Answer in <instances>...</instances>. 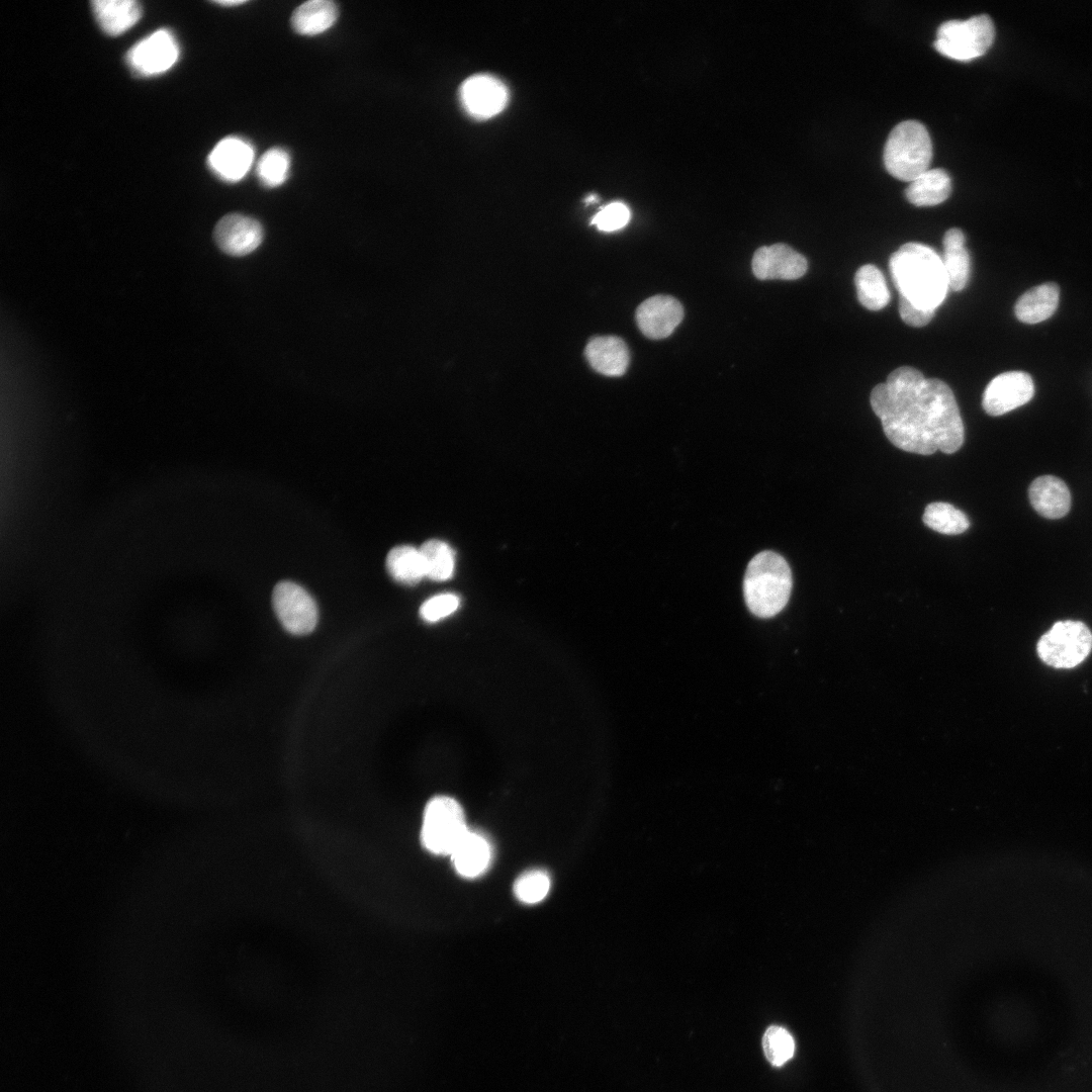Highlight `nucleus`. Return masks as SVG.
Returning a JSON list of instances; mask_svg holds the SVG:
<instances>
[{"label": "nucleus", "mask_w": 1092, "mask_h": 1092, "mask_svg": "<svg viewBox=\"0 0 1092 1092\" xmlns=\"http://www.w3.org/2000/svg\"><path fill=\"white\" fill-rule=\"evenodd\" d=\"M887 439L898 449L920 455L951 454L965 440V428L950 387L903 366L875 386L870 397Z\"/></svg>", "instance_id": "obj_1"}, {"label": "nucleus", "mask_w": 1092, "mask_h": 1092, "mask_svg": "<svg viewBox=\"0 0 1092 1092\" xmlns=\"http://www.w3.org/2000/svg\"><path fill=\"white\" fill-rule=\"evenodd\" d=\"M900 299L917 308L935 311L944 300L948 281L941 257L930 247L907 243L889 261Z\"/></svg>", "instance_id": "obj_2"}, {"label": "nucleus", "mask_w": 1092, "mask_h": 1092, "mask_svg": "<svg viewBox=\"0 0 1092 1092\" xmlns=\"http://www.w3.org/2000/svg\"><path fill=\"white\" fill-rule=\"evenodd\" d=\"M792 586L791 568L780 554L762 551L749 561L743 594L753 615L770 618L779 614L790 599Z\"/></svg>", "instance_id": "obj_3"}, {"label": "nucleus", "mask_w": 1092, "mask_h": 1092, "mask_svg": "<svg viewBox=\"0 0 1092 1092\" xmlns=\"http://www.w3.org/2000/svg\"><path fill=\"white\" fill-rule=\"evenodd\" d=\"M932 143L926 127L917 120L898 123L884 148V164L896 179L911 182L929 169Z\"/></svg>", "instance_id": "obj_4"}, {"label": "nucleus", "mask_w": 1092, "mask_h": 1092, "mask_svg": "<svg viewBox=\"0 0 1092 1092\" xmlns=\"http://www.w3.org/2000/svg\"><path fill=\"white\" fill-rule=\"evenodd\" d=\"M461 805L451 797L437 796L425 807L421 841L435 854H451L468 831Z\"/></svg>", "instance_id": "obj_5"}, {"label": "nucleus", "mask_w": 1092, "mask_h": 1092, "mask_svg": "<svg viewBox=\"0 0 1092 1092\" xmlns=\"http://www.w3.org/2000/svg\"><path fill=\"white\" fill-rule=\"evenodd\" d=\"M995 28L988 15L940 24L934 40L935 50L952 60L971 61L983 56L993 43Z\"/></svg>", "instance_id": "obj_6"}, {"label": "nucleus", "mask_w": 1092, "mask_h": 1092, "mask_svg": "<svg viewBox=\"0 0 1092 1092\" xmlns=\"http://www.w3.org/2000/svg\"><path fill=\"white\" fill-rule=\"evenodd\" d=\"M1091 650L1092 632L1085 623L1073 620L1056 622L1036 644L1038 657L1055 668L1076 667Z\"/></svg>", "instance_id": "obj_7"}, {"label": "nucleus", "mask_w": 1092, "mask_h": 1092, "mask_svg": "<svg viewBox=\"0 0 1092 1092\" xmlns=\"http://www.w3.org/2000/svg\"><path fill=\"white\" fill-rule=\"evenodd\" d=\"M179 44L171 30L160 28L133 44L125 55L132 73L149 77L167 72L179 58Z\"/></svg>", "instance_id": "obj_8"}, {"label": "nucleus", "mask_w": 1092, "mask_h": 1092, "mask_svg": "<svg viewBox=\"0 0 1092 1092\" xmlns=\"http://www.w3.org/2000/svg\"><path fill=\"white\" fill-rule=\"evenodd\" d=\"M272 604L282 626L291 634L310 633L317 623V608L311 596L292 581H280L274 587Z\"/></svg>", "instance_id": "obj_9"}, {"label": "nucleus", "mask_w": 1092, "mask_h": 1092, "mask_svg": "<svg viewBox=\"0 0 1092 1092\" xmlns=\"http://www.w3.org/2000/svg\"><path fill=\"white\" fill-rule=\"evenodd\" d=\"M217 248L231 257H244L255 252L264 240L260 221L242 213L223 215L213 229Z\"/></svg>", "instance_id": "obj_10"}, {"label": "nucleus", "mask_w": 1092, "mask_h": 1092, "mask_svg": "<svg viewBox=\"0 0 1092 1092\" xmlns=\"http://www.w3.org/2000/svg\"><path fill=\"white\" fill-rule=\"evenodd\" d=\"M460 100L465 111L474 118L486 119L499 113L509 101L506 85L489 74H475L460 87Z\"/></svg>", "instance_id": "obj_11"}, {"label": "nucleus", "mask_w": 1092, "mask_h": 1092, "mask_svg": "<svg viewBox=\"0 0 1092 1092\" xmlns=\"http://www.w3.org/2000/svg\"><path fill=\"white\" fill-rule=\"evenodd\" d=\"M1034 385L1031 377L1022 371L999 374L986 386L982 406L990 416L1009 413L1031 399Z\"/></svg>", "instance_id": "obj_12"}, {"label": "nucleus", "mask_w": 1092, "mask_h": 1092, "mask_svg": "<svg viewBox=\"0 0 1092 1092\" xmlns=\"http://www.w3.org/2000/svg\"><path fill=\"white\" fill-rule=\"evenodd\" d=\"M752 271L760 280H795L808 268L806 258L785 244H775L757 249L752 258Z\"/></svg>", "instance_id": "obj_13"}, {"label": "nucleus", "mask_w": 1092, "mask_h": 1092, "mask_svg": "<svg viewBox=\"0 0 1092 1092\" xmlns=\"http://www.w3.org/2000/svg\"><path fill=\"white\" fill-rule=\"evenodd\" d=\"M684 317L680 302L669 295H655L644 300L636 310V322L644 336L659 340L668 337Z\"/></svg>", "instance_id": "obj_14"}, {"label": "nucleus", "mask_w": 1092, "mask_h": 1092, "mask_svg": "<svg viewBox=\"0 0 1092 1092\" xmlns=\"http://www.w3.org/2000/svg\"><path fill=\"white\" fill-rule=\"evenodd\" d=\"M255 152L250 143L238 138L220 140L207 157V165L219 179L234 183L243 179L250 170Z\"/></svg>", "instance_id": "obj_15"}, {"label": "nucleus", "mask_w": 1092, "mask_h": 1092, "mask_svg": "<svg viewBox=\"0 0 1092 1092\" xmlns=\"http://www.w3.org/2000/svg\"><path fill=\"white\" fill-rule=\"evenodd\" d=\"M1028 497L1034 511L1046 519H1060L1071 509L1068 485L1054 475H1042L1029 485Z\"/></svg>", "instance_id": "obj_16"}, {"label": "nucleus", "mask_w": 1092, "mask_h": 1092, "mask_svg": "<svg viewBox=\"0 0 1092 1092\" xmlns=\"http://www.w3.org/2000/svg\"><path fill=\"white\" fill-rule=\"evenodd\" d=\"M450 855L456 872L464 878L473 879L489 868L492 847L485 835L469 829Z\"/></svg>", "instance_id": "obj_17"}, {"label": "nucleus", "mask_w": 1092, "mask_h": 1092, "mask_svg": "<svg viewBox=\"0 0 1092 1092\" xmlns=\"http://www.w3.org/2000/svg\"><path fill=\"white\" fill-rule=\"evenodd\" d=\"M590 366L607 376L623 375L630 362V352L626 343L616 336L593 338L584 350Z\"/></svg>", "instance_id": "obj_18"}, {"label": "nucleus", "mask_w": 1092, "mask_h": 1092, "mask_svg": "<svg viewBox=\"0 0 1092 1092\" xmlns=\"http://www.w3.org/2000/svg\"><path fill=\"white\" fill-rule=\"evenodd\" d=\"M90 4L99 27L110 36L125 32L142 16L141 4L134 0H94Z\"/></svg>", "instance_id": "obj_19"}, {"label": "nucleus", "mask_w": 1092, "mask_h": 1092, "mask_svg": "<svg viewBox=\"0 0 1092 1092\" xmlns=\"http://www.w3.org/2000/svg\"><path fill=\"white\" fill-rule=\"evenodd\" d=\"M965 243V234L958 228L949 229L943 236L941 260L948 287L953 291L963 290L970 278L971 260Z\"/></svg>", "instance_id": "obj_20"}, {"label": "nucleus", "mask_w": 1092, "mask_h": 1092, "mask_svg": "<svg viewBox=\"0 0 1092 1092\" xmlns=\"http://www.w3.org/2000/svg\"><path fill=\"white\" fill-rule=\"evenodd\" d=\"M951 192V181L946 171L928 169L905 190L908 201L916 206H934L946 200Z\"/></svg>", "instance_id": "obj_21"}, {"label": "nucleus", "mask_w": 1092, "mask_h": 1092, "mask_svg": "<svg viewBox=\"0 0 1092 1092\" xmlns=\"http://www.w3.org/2000/svg\"><path fill=\"white\" fill-rule=\"evenodd\" d=\"M1059 303V287L1044 283L1022 294L1015 304L1016 317L1025 324H1037L1054 314Z\"/></svg>", "instance_id": "obj_22"}, {"label": "nucleus", "mask_w": 1092, "mask_h": 1092, "mask_svg": "<svg viewBox=\"0 0 1092 1092\" xmlns=\"http://www.w3.org/2000/svg\"><path fill=\"white\" fill-rule=\"evenodd\" d=\"M337 5L328 0H311L299 5L291 15V26L302 35H315L328 30L338 18Z\"/></svg>", "instance_id": "obj_23"}, {"label": "nucleus", "mask_w": 1092, "mask_h": 1092, "mask_svg": "<svg viewBox=\"0 0 1092 1092\" xmlns=\"http://www.w3.org/2000/svg\"><path fill=\"white\" fill-rule=\"evenodd\" d=\"M854 284L860 304L870 310H880L890 301V292L881 270L872 264L861 266L855 273Z\"/></svg>", "instance_id": "obj_24"}, {"label": "nucleus", "mask_w": 1092, "mask_h": 1092, "mask_svg": "<svg viewBox=\"0 0 1092 1092\" xmlns=\"http://www.w3.org/2000/svg\"><path fill=\"white\" fill-rule=\"evenodd\" d=\"M386 568L395 580L405 584H415L426 576L420 549L410 545L392 548L386 557Z\"/></svg>", "instance_id": "obj_25"}, {"label": "nucleus", "mask_w": 1092, "mask_h": 1092, "mask_svg": "<svg viewBox=\"0 0 1092 1092\" xmlns=\"http://www.w3.org/2000/svg\"><path fill=\"white\" fill-rule=\"evenodd\" d=\"M922 521L931 530L945 535L962 534L970 527V521L965 513L943 502L927 505Z\"/></svg>", "instance_id": "obj_26"}, {"label": "nucleus", "mask_w": 1092, "mask_h": 1092, "mask_svg": "<svg viewBox=\"0 0 1092 1092\" xmlns=\"http://www.w3.org/2000/svg\"><path fill=\"white\" fill-rule=\"evenodd\" d=\"M425 575L432 580L449 579L454 571L455 558L452 548L440 540H429L420 548Z\"/></svg>", "instance_id": "obj_27"}, {"label": "nucleus", "mask_w": 1092, "mask_h": 1092, "mask_svg": "<svg viewBox=\"0 0 1092 1092\" xmlns=\"http://www.w3.org/2000/svg\"><path fill=\"white\" fill-rule=\"evenodd\" d=\"M290 168V157L281 148L265 152L257 165V176L266 187H278L285 182Z\"/></svg>", "instance_id": "obj_28"}, {"label": "nucleus", "mask_w": 1092, "mask_h": 1092, "mask_svg": "<svg viewBox=\"0 0 1092 1092\" xmlns=\"http://www.w3.org/2000/svg\"><path fill=\"white\" fill-rule=\"evenodd\" d=\"M551 880L543 870H531L522 874L514 884L516 898L526 904H536L549 893Z\"/></svg>", "instance_id": "obj_29"}, {"label": "nucleus", "mask_w": 1092, "mask_h": 1092, "mask_svg": "<svg viewBox=\"0 0 1092 1092\" xmlns=\"http://www.w3.org/2000/svg\"><path fill=\"white\" fill-rule=\"evenodd\" d=\"M762 1048L771 1065L782 1066L793 1057L795 1043L787 1029L772 1025L763 1034Z\"/></svg>", "instance_id": "obj_30"}, {"label": "nucleus", "mask_w": 1092, "mask_h": 1092, "mask_svg": "<svg viewBox=\"0 0 1092 1092\" xmlns=\"http://www.w3.org/2000/svg\"><path fill=\"white\" fill-rule=\"evenodd\" d=\"M630 209L620 201L611 202L599 210L590 223L600 231L614 232L624 228L630 220Z\"/></svg>", "instance_id": "obj_31"}, {"label": "nucleus", "mask_w": 1092, "mask_h": 1092, "mask_svg": "<svg viewBox=\"0 0 1092 1092\" xmlns=\"http://www.w3.org/2000/svg\"><path fill=\"white\" fill-rule=\"evenodd\" d=\"M459 606V599L453 594H441L427 600L420 609L422 618L427 622H436L452 614Z\"/></svg>", "instance_id": "obj_32"}, {"label": "nucleus", "mask_w": 1092, "mask_h": 1092, "mask_svg": "<svg viewBox=\"0 0 1092 1092\" xmlns=\"http://www.w3.org/2000/svg\"><path fill=\"white\" fill-rule=\"evenodd\" d=\"M899 313L902 321L912 327H923L934 316L935 311H927L899 299Z\"/></svg>", "instance_id": "obj_33"}, {"label": "nucleus", "mask_w": 1092, "mask_h": 1092, "mask_svg": "<svg viewBox=\"0 0 1092 1092\" xmlns=\"http://www.w3.org/2000/svg\"><path fill=\"white\" fill-rule=\"evenodd\" d=\"M213 3L217 4V5H221V6H239V5H243V4L247 3V1H245V0L244 1H242V0H223V1H213Z\"/></svg>", "instance_id": "obj_34"}, {"label": "nucleus", "mask_w": 1092, "mask_h": 1092, "mask_svg": "<svg viewBox=\"0 0 1092 1092\" xmlns=\"http://www.w3.org/2000/svg\"><path fill=\"white\" fill-rule=\"evenodd\" d=\"M596 200H597V197L594 194H592L585 199V202L586 203H593Z\"/></svg>", "instance_id": "obj_35"}]
</instances>
